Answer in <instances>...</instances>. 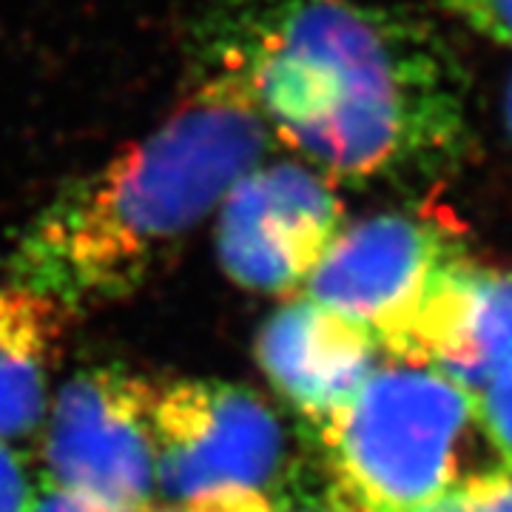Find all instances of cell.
Returning <instances> with one entry per match:
<instances>
[{"instance_id":"1","label":"cell","mask_w":512,"mask_h":512,"mask_svg":"<svg viewBox=\"0 0 512 512\" xmlns=\"http://www.w3.org/2000/svg\"><path fill=\"white\" fill-rule=\"evenodd\" d=\"M194 74L251 100L274 143L330 180L439 174L470 146V74L447 35L370 0H208Z\"/></svg>"},{"instance_id":"2","label":"cell","mask_w":512,"mask_h":512,"mask_svg":"<svg viewBox=\"0 0 512 512\" xmlns=\"http://www.w3.org/2000/svg\"><path fill=\"white\" fill-rule=\"evenodd\" d=\"M274 137L251 100L194 74L168 120L57 191L12 254V282L69 308L134 293L191 237Z\"/></svg>"},{"instance_id":"3","label":"cell","mask_w":512,"mask_h":512,"mask_svg":"<svg viewBox=\"0 0 512 512\" xmlns=\"http://www.w3.org/2000/svg\"><path fill=\"white\" fill-rule=\"evenodd\" d=\"M316 430L353 512H421L495 470L473 456L490 441L476 393L421 362H382Z\"/></svg>"},{"instance_id":"4","label":"cell","mask_w":512,"mask_h":512,"mask_svg":"<svg viewBox=\"0 0 512 512\" xmlns=\"http://www.w3.org/2000/svg\"><path fill=\"white\" fill-rule=\"evenodd\" d=\"M160 382L92 367L60 387L46 413L49 484L114 507L157 510Z\"/></svg>"},{"instance_id":"5","label":"cell","mask_w":512,"mask_h":512,"mask_svg":"<svg viewBox=\"0 0 512 512\" xmlns=\"http://www.w3.org/2000/svg\"><path fill=\"white\" fill-rule=\"evenodd\" d=\"M456 239L419 214H373L330 242L299 296L367 330L387 359H399L439 279L456 262Z\"/></svg>"},{"instance_id":"6","label":"cell","mask_w":512,"mask_h":512,"mask_svg":"<svg viewBox=\"0 0 512 512\" xmlns=\"http://www.w3.org/2000/svg\"><path fill=\"white\" fill-rule=\"evenodd\" d=\"M157 498L177 507L220 490L271 493L288 456L282 421L254 390L217 379L160 382Z\"/></svg>"},{"instance_id":"7","label":"cell","mask_w":512,"mask_h":512,"mask_svg":"<svg viewBox=\"0 0 512 512\" xmlns=\"http://www.w3.org/2000/svg\"><path fill=\"white\" fill-rule=\"evenodd\" d=\"M345 228L336 183L302 160H262L217 208V259L239 288L299 296Z\"/></svg>"},{"instance_id":"8","label":"cell","mask_w":512,"mask_h":512,"mask_svg":"<svg viewBox=\"0 0 512 512\" xmlns=\"http://www.w3.org/2000/svg\"><path fill=\"white\" fill-rule=\"evenodd\" d=\"M254 353L276 393L313 424L348 402L384 356L367 330L308 296L268 316Z\"/></svg>"},{"instance_id":"9","label":"cell","mask_w":512,"mask_h":512,"mask_svg":"<svg viewBox=\"0 0 512 512\" xmlns=\"http://www.w3.org/2000/svg\"><path fill=\"white\" fill-rule=\"evenodd\" d=\"M399 359L430 365L478 396L512 362V274L458 256Z\"/></svg>"},{"instance_id":"10","label":"cell","mask_w":512,"mask_h":512,"mask_svg":"<svg viewBox=\"0 0 512 512\" xmlns=\"http://www.w3.org/2000/svg\"><path fill=\"white\" fill-rule=\"evenodd\" d=\"M74 311L26 285L0 288V441L29 436L49 413V387Z\"/></svg>"},{"instance_id":"11","label":"cell","mask_w":512,"mask_h":512,"mask_svg":"<svg viewBox=\"0 0 512 512\" xmlns=\"http://www.w3.org/2000/svg\"><path fill=\"white\" fill-rule=\"evenodd\" d=\"M160 512H353L339 498L333 501H285L262 490H220Z\"/></svg>"},{"instance_id":"12","label":"cell","mask_w":512,"mask_h":512,"mask_svg":"<svg viewBox=\"0 0 512 512\" xmlns=\"http://www.w3.org/2000/svg\"><path fill=\"white\" fill-rule=\"evenodd\" d=\"M478 413L495 453L512 470V362L478 393Z\"/></svg>"},{"instance_id":"13","label":"cell","mask_w":512,"mask_h":512,"mask_svg":"<svg viewBox=\"0 0 512 512\" xmlns=\"http://www.w3.org/2000/svg\"><path fill=\"white\" fill-rule=\"evenodd\" d=\"M447 9L481 37L512 46V0H447Z\"/></svg>"},{"instance_id":"14","label":"cell","mask_w":512,"mask_h":512,"mask_svg":"<svg viewBox=\"0 0 512 512\" xmlns=\"http://www.w3.org/2000/svg\"><path fill=\"white\" fill-rule=\"evenodd\" d=\"M35 490L18 453L0 441V512H29Z\"/></svg>"},{"instance_id":"15","label":"cell","mask_w":512,"mask_h":512,"mask_svg":"<svg viewBox=\"0 0 512 512\" xmlns=\"http://www.w3.org/2000/svg\"><path fill=\"white\" fill-rule=\"evenodd\" d=\"M458 493L473 512H512V470L501 467L487 476H478Z\"/></svg>"},{"instance_id":"16","label":"cell","mask_w":512,"mask_h":512,"mask_svg":"<svg viewBox=\"0 0 512 512\" xmlns=\"http://www.w3.org/2000/svg\"><path fill=\"white\" fill-rule=\"evenodd\" d=\"M29 512H160V510H140V507H114L106 501H97V498H86V495L69 493V490H60L55 484H43L37 487L35 498H32V507Z\"/></svg>"},{"instance_id":"17","label":"cell","mask_w":512,"mask_h":512,"mask_svg":"<svg viewBox=\"0 0 512 512\" xmlns=\"http://www.w3.org/2000/svg\"><path fill=\"white\" fill-rule=\"evenodd\" d=\"M421 512H473V510H470V504L464 501V495L453 493V495H447V498H441V501H436L433 507H427V510H421Z\"/></svg>"},{"instance_id":"18","label":"cell","mask_w":512,"mask_h":512,"mask_svg":"<svg viewBox=\"0 0 512 512\" xmlns=\"http://www.w3.org/2000/svg\"><path fill=\"white\" fill-rule=\"evenodd\" d=\"M504 126H507V134L512 140V74L507 80V92H504Z\"/></svg>"}]
</instances>
